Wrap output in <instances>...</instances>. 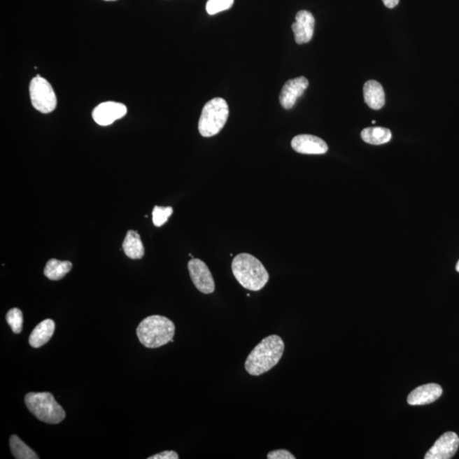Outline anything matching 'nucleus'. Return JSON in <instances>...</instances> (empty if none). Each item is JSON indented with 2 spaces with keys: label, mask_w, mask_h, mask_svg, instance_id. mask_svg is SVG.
Returning <instances> with one entry per match:
<instances>
[{
  "label": "nucleus",
  "mask_w": 459,
  "mask_h": 459,
  "mask_svg": "<svg viewBox=\"0 0 459 459\" xmlns=\"http://www.w3.org/2000/svg\"><path fill=\"white\" fill-rule=\"evenodd\" d=\"M232 270L237 282L249 291L262 290L270 279L263 264L256 257L245 253L233 259Z\"/></svg>",
  "instance_id": "f03ea898"
},
{
  "label": "nucleus",
  "mask_w": 459,
  "mask_h": 459,
  "mask_svg": "<svg viewBox=\"0 0 459 459\" xmlns=\"http://www.w3.org/2000/svg\"><path fill=\"white\" fill-rule=\"evenodd\" d=\"M234 0H208L206 10L209 15H216L221 11L229 10L233 6Z\"/></svg>",
  "instance_id": "4be33fe9"
},
{
  "label": "nucleus",
  "mask_w": 459,
  "mask_h": 459,
  "mask_svg": "<svg viewBox=\"0 0 459 459\" xmlns=\"http://www.w3.org/2000/svg\"><path fill=\"white\" fill-rule=\"evenodd\" d=\"M11 453L17 459H38V455L34 452L26 443L23 442L17 435H13L10 438Z\"/></svg>",
  "instance_id": "6ab92c4d"
},
{
  "label": "nucleus",
  "mask_w": 459,
  "mask_h": 459,
  "mask_svg": "<svg viewBox=\"0 0 459 459\" xmlns=\"http://www.w3.org/2000/svg\"><path fill=\"white\" fill-rule=\"evenodd\" d=\"M55 323L53 320L46 319L38 324L29 336L31 347L41 348L48 343L54 334Z\"/></svg>",
  "instance_id": "2eb2a0df"
},
{
  "label": "nucleus",
  "mask_w": 459,
  "mask_h": 459,
  "mask_svg": "<svg viewBox=\"0 0 459 459\" xmlns=\"http://www.w3.org/2000/svg\"><path fill=\"white\" fill-rule=\"evenodd\" d=\"M459 438L457 434L446 432L441 435L425 454V459H450L457 453Z\"/></svg>",
  "instance_id": "1a4fd4ad"
},
{
  "label": "nucleus",
  "mask_w": 459,
  "mask_h": 459,
  "mask_svg": "<svg viewBox=\"0 0 459 459\" xmlns=\"http://www.w3.org/2000/svg\"><path fill=\"white\" fill-rule=\"evenodd\" d=\"M72 268L73 264L70 261L51 259L47 262L45 270H43V274L50 280L58 281L65 278V276L72 270Z\"/></svg>",
  "instance_id": "f3484780"
},
{
  "label": "nucleus",
  "mask_w": 459,
  "mask_h": 459,
  "mask_svg": "<svg viewBox=\"0 0 459 459\" xmlns=\"http://www.w3.org/2000/svg\"><path fill=\"white\" fill-rule=\"evenodd\" d=\"M285 349L284 342L278 335H270L255 347L245 362V369L252 376L267 373L278 365Z\"/></svg>",
  "instance_id": "f257e3e1"
},
{
  "label": "nucleus",
  "mask_w": 459,
  "mask_h": 459,
  "mask_svg": "<svg viewBox=\"0 0 459 459\" xmlns=\"http://www.w3.org/2000/svg\"><path fill=\"white\" fill-rule=\"evenodd\" d=\"M362 139L374 146L386 144L391 140L393 134L389 129L383 127H370L364 129L361 133Z\"/></svg>",
  "instance_id": "a211bd4d"
},
{
  "label": "nucleus",
  "mask_w": 459,
  "mask_h": 459,
  "mask_svg": "<svg viewBox=\"0 0 459 459\" xmlns=\"http://www.w3.org/2000/svg\"><path fill=\"white\" fill-rule=\"evenodd\" d=\"M315 18L307 10H300L296 15L295 22L292 23L295 42L298 45L309 43L314 34Z\"/></svg>",
  "instance_id": "9b49d317"
},
{
  "label": "nucleus",
  "mask_w": 459,
  "mask_h": 459,
  "mask_svg": "<svg viewBox=\"0 0 459 459\" xmlns=\"http://www.w3.org/2000/svg\"><path fill=\"white\" fill-rule=\"evenodd\" d=\"M176 326L171 320L163 316H150L139 324L136 334L140 342L146 348L156 349L174 342Z\"/></svg>",
  "instance_id": "7ed1b4c3"
},
{
  "label": "nucleus",
  "mask_w": 459,
  "mask_h": 459,
  "mask_svg": "<svg viewBox=\"0 0 459 459\" xmlns=\"http://www.w3.org/2000/svg\"><path fill=\"white\" fill-rule=\"evenodd\" d=\"M106 1H115V0H106Z\"/></svg>",
  "instance_id": "cd10ccee"
},
{
  "label": "nucleus",
  "mask_w": 459,
  "mask_h": 459,
  "mask_svg": "<svg viewBox=\"0 0 459 459\" xmlns=\"http://www.w3.org/2000/svg\"><path fill=\"white\" fill-rule=\"evenodd\" d=\"M29 92L31 104L38 112L50 113L57 108V99L52 86L38 74L31 79Z\"/></svg>",
  "instance_id": "423d86ee"
},
{
  "label": "nucleus",
  "mask_w": 459,
  "mask_h": 459,
  "mask_svg": "<svg viewBox=\"0 0 459 459\" xmlns=\"http://www.w3.org/2000/svg\"><path fill=\"white\" fill-rule=\"evenodd\" d=\"M442 393V388L437 383H427L411 391L407 397V402L411 406L430 404L440 398Z\"/></svg>",
  "instance_id": "ddd939ff"
},
{
  "label": "nucleus",
  "mask_w": 459,
  "mask_h": 459,
  "mask_svg": "<svg viewBox=\"0 0 459 459\" xmlns=\"http://www.w3.org/2000/svg\"><path fill=\"white\" fill-rule=\"evenodd\" d=\"M122 249H124L125 254L133 260L141 259L145 254V248L141 242V236L133 230H130L126 234L124 242H122Z\"/></svg>",
  "instance_id": "dca6fc26"
},
{
  "label": "nucleus",
  "mask_w": 459,
  "mask_h": 459,
  "mask_svg": "<svg viewBox=\"0 0 459 459\" xmlns=\"http://www.w3.org/2000/svg\"><path fill=\"white\" fill-rule=\"evenodd\" d=\"M229 106L223 98L216 97L206 103L202 111L199 130L202 136L212 137L219 134L227 124Z\"/></svg>",
  "instance_id": "39448f33"
},
{
  "label": "nucleus",
  "mask_w": 459,
  "mask_h": 459,
  "mask_svg": "<svg viewBox=\"0 0 459 459\" xmlns=\"http://www.w3.org/2000/svg\"><path fill=\"white\" fill-rule=\"evenodd\" d=\"M25 404L38 421L57 425L66 418V411L50 393H30L25 397Z\"/></svg>",
  "instance_id": "20e7f679"
},
{
  "label": "nucleus",
  "mask_w": 459,
  "mask_h": 459,
  "mask_svg": "<svg viewBox=\"0 0 459 459\" xmlns=\"http://www.w3.org/2000/svg\"><path fill=\"white\" fill-rule=\"evenodd\" d=\"M127 114V108L120 102H103L94 109L92 117L94 122L101 126H108Z\"/></svg>",
  "instance_id": "6e6552de"
},
{
  "label": "nucleus",
  "mask_w": 459,
  "mask_h": 459,
  "mask_svg": "<svg viewBox=\"0 0 459 459\" xmlns=\"http://www.w3.org/2000/svg\"><path fill=\"white\" fill-rule=\"evenodd\" d=\"M268 459H295L294 455H292L290 451L286 449H279L271 451L267 455Z\"/></svg>",
  "instance_id": "5701e85b"
},
{
  "label": "nucleus",
  "mask_w": 459,
  "mask_h": 459,
  "mask_svg": "<svg viewBox=\"0 0 459 459\" xmlns=\"http://www.w3.org/2000/svg\"><path fill=\"white\" fill-rule=\"evenodd\" d=\"M292 148L295 152L310 155H320L327 152L328 146L320 138L311 134H299L291 141Z\"/></svg>",
  "instance_id": "f8f14e48"
},
{
  "label": "nucleus",
  "mask_w": 459,
  "mask_h": 459,
  "mask_svg": "<svg viewBox=\"0 0 459 459\" xmlns=\"http://www.w3.org/2000/svg\"><path fill=\"white\" fill-rule=\"evenodd\" d=\"M172 213V207H160V206H155L153 211V221L154 225L157 227H161L162 225H164L167 223Z\"/></svg>",
  "instance_id": "412c9836"
},
{
  "label": "nucleus",
  "mask_w": 459,
  "mask_h": 459,
  "mask_svg": "<svg viewBox=\"0 0 459 459\" xmlns=\"http://www.w3.org/2000/svg\"><path fill=\"white\" fill-rule=\"evenodd\" d=\"M372 124L375 125V124H376V121H374H374H372Z\"/></svg>",
  "instance_id": "bb28decb"
},
{
  "label": "nucleus",
  "mask_w": 459,
  "mask_h": 459,
  "mask_svg": "<svg viewBox=\"0 0 459 459\" xmlns=\"http://www.w3.org/2000/svg\"><path fill=\"white\" fill-rule=\"evenodd\" d=\"M6 322L14 334H20L23 328V314L18 308L10 309L6 314Z\"/></svg>",
  "instance_id": "aec40b11"
},
{
  "label": "nucleus",
  "mask_w": 459,
  "mask_h": 459,
  "mask_svg": "<svg viewBox=\"0 0 459 459\" xmlns=\"http://www.w3.org/2000/svg\"><path fill=\"white\" fill-rule=\"evenodd\" d=\"M188 270L192 283L201 292L212 294L216 290L215 280L207 264L199 259H192L188 262Z\"/></svg>",
  "instance_id": "0eeeda50"
},
{
  "label": "nucleus",
  "mask_w": 459,
  "mask_h": 459,
  "mask_svg": "<svg viewBox=\"0 0 459 459\" xmlns=\"http://www.w3.org/2000/svg\"><path fill=\"white\" fill-rule=\"evenodd\" d=\"M308 86V79L304 77L292 78L285 83L279 96V101L283 108L291 109L295 105L297 100L303 96Z\"/></svg>",
  "instance_id": "9d476101"
},
{
  "label": "nucleus",
  "mask_w": 459,
  "mask_h": 459,
  "mask_svg": "<svg viewBox=\"0 0 459 459\" xmlns=\"http://www.w3.org/2000/svg\"><path fill=\"white\" fill-rule=\"evenodd\" d=\"M364 101L370 108L379 110L385 106L386 94L383 86L379 82L369 80L363 86Z\"/></svg>",
  "instance_id": "4468645a"
},
{
  "label": "nucleus",
  "mask_w": 459,
  "mask_h": 459,
  "mask_svg": "<svg viewBox=\"0 0 459 459\" xmlns=\"http://www.w3.org/2000/svg\"><path fill=\"white\" fill-rule=\"evenodd\" d=\"M456 270H457L458 272H459V261H458V262L457 264V266H456Z\"/></svg>",
  "instance_id": "a878e982"
},
{
  "label": "nucleus",
  "mask_w": 459,
  "mask_h": 459,
  "mask_svg": "<svg viewBox=\"0 0 459 459\" xmlns=\"http://www.w3.org/2000/svg\"><path fill=\"white\" fill-rule=\"evenodd\" d=\"M383 5H385L389 9H393L397 6L400 2V0H382Z\"/></svg>",
  "instance_id": "393cba45"
},
{
  "label": "nucleus",
  "mask_w": 459,
  "mask_h": 459,
  "mask_svg": "<svg viewBox=\"0 0 459 459\" xmlns=\"http://www.w3.org/2000/svg\"><path fill=\"white\" fill-rule=\"evenodd\" d=\"M179 455L175 451H164L163 453L153 455L149 457L148 459H178Z\"/></svg>",
  "instance_id": "b1692460"
}]
</instances>
